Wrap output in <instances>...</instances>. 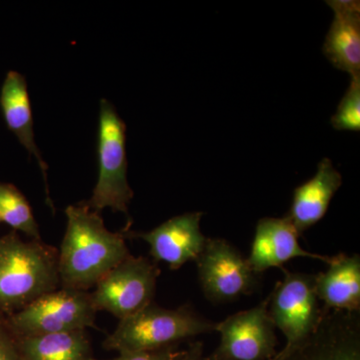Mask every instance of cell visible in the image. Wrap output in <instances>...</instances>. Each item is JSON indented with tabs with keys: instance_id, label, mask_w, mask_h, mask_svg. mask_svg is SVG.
I'll use <instances>...</instances> for the list:
<instances>
[{
	"instance_id": "6",
	"label": "cell",
	"mask_w": 360,
	"mask_h": 360,
	"mask_svg": "<svg viewBox=\"0 0 360 360\" xmlns=\"http://www.w3.org/2000/svg\"><path fill=\"white\" fill-rule=\"evenodd\" d=\"M198 281L205 297L213 303H227L257 290V274L238 248L222 238H207L194 260Z\"/></svg>"
},
{
	"instance_id": "4",
	"label": "cell",
	"mask_w": 360,
	"mask_h": 360,
	"mask_svg": "<svg viewBox=\"0 0 360 360\" xmlns=\"http://www.w3.org/2000/svg\"><path fill=\"white\" fill-rule=\"evenodd\" d=\"M97 139L98 179L85 205L98 213L110 207L112 212L127 215L134 191L127 181V127L106 99H103L99 106Z\"/></svg>"
},
{
	"instance_id": "12",
	"label": "cell",
	"mask_w": 360,
	"mask_h": 360,
	"mask_svg": "<svg viewBox=\"0 0 360 360\" xmlns=\"http://www.w3.org/2000/svg\"><path fill=\"white\" fill-rule=\"evenodd\" d=\"M300 234L285 217H265L257 222L248 264L257 274L279 267L295 257L314 258L328 264L330 257L303 250L298 243Z\"/></svg>"
},
{
	"instance_id": "10",
	"label": "cell",
	"mask_w": 360,
	"mask_h": 360,
	"mask_svg": "<svg viewBox=\"0 0 360 360\" xmlns=\"http://www.w3.org/2000/svg\"><path fill=\"white\" fill-rule=\"evenodd\" d=\"M271 360H360V312L326 310L307 340Z\"/></svg>"
},
{
	"instance_id": "5",
	"label": "cell",
	"mask_w": 360,
	"mask_h": 360,
	"mask_svg": "<svg viewBox=\"0 0 360 360\" xmlns=\"http://www.w3.org/2000/svg\"><path fill=\"white\" fill-rule=\"evenodd\" d=\"M96 312L89 291L60 288L7 315L6 319L14 335L26 338L94 328Z\"/></svg>"
},
{
	"instance_id": "15",
	"label": "cell",
	"mask_w": 360,
	"mask_h": 360,
	"mask_svg": "<svg viewBox=\"0 0 360 360\" xmlns=\"http://www.w3.org/2000/svg\"><path fill=\"white\" fill-rule=\"evenodd\" d=\"M0 108L8 129L18 137V141L22 144L23 148L37 160L44 175L47 203L53 210V205L49 196V184H47V165L35 143L32 105H30V96H28L27 84L25 78L18 71H8L6 75L0 90Z\"/></svg>"
},
{
	"instance_id": "7",
	"label": "cell",
	"mask_w": 360,
	"mask_h": 360,
	"mask_svg": "<svg viewBox=\"0 0 360 360\" xmlns=\"http://www.w3.org/2000/svg\"><path fill=\"white\" fill-rule=\"evenodd\" d=\"M160 270L148 258H125L96 283L91 295L97 311L127 319L153 303Z\"/></svg>"
},
{
	"instance_id": "23",
	"label": "cell",
	"mask_w": 360,
	"mask_h": 360,
	"mask_svg": "<svg viewBox=\"0 0 360 360\" xmlns=\"http://www.w3.org/2000/svg\"><path fill=\"white\" fill-rule=\"evenodd\" d=\"M0 221H1V219H0Z\"/></svg>"
},
{
	"instance_id": "13",
	"label": "cell",
	"mask_w": 360,
	"mask_h": 360,
	"mask_svg": "<svg viewBox=\"0 0 360 360\" xmlns=\"http://www.w3.org/2000/svg\"><path fill=\"white\" fill-rule=\"evenodd\" d=\"M335 13L323 44V54L335 68L350 77L360 75V2L326 1Z\"/></svg>"
},
{
	"instance_id": "2",
	"label": "cell",
	"mask_w": 360,
	"mask_h": 360,
	"mask_svg": "<svg viewBox=\"0 0 360 360\" xmlns=\"http://www.w3.org/2000/svg\"><path fill=\"white\" fill-rule=\"evenodd\" d=\"M60 288L58 251L16 231L0 238V315L13 314Z\"/></svg>"
},
{
	"instance_id": "20",
	"label": "cell",
	"mask_w": 360,
	"mask_h": 360,
	"mask_svg": "<svg viewBox=\"0 0 360 360\" xmlns=\"http://www.w3.org/2000/svg\"><path fill=\"white\" fill-rule=\"evenodd\" d=\"M0 360H21L18 338L9 328L4 315H0Z\"/></svg>"
},
{
	"instance_id": "22",
	"label": "cell",
	"mask_w": 360,
	"mask_h": 360,
	"mask_svg": "<svg viewBox=\"0 0 360 360\" xmlns=\"http://www.w3.org/2000/svg\"><path fill=\"white\" fill-rule=\"evenodd\" d=\"M175 360H205L203 359V343L200 341L191 343L186 350L179 352Z\"/></svg>"
},
{
	"instance_id": "16",
	"label": "cell",
	"mask_w": 360,
	"mask_h": 360,
	"mask_svg": "<svg viewBox=\"0 0 360 360\" xmlns=\"http://www.w3.org/2000/svg\"><path fill=\"white\" fill-rule=\"evenodd\" d=\"M326 271L314 276L317 297L324 309L360 312V257L340 253L330 257Z\"/></svg>"
},
{
	"instance_id": "8",
	"label": "cell",
	"mask_w": 360,
	"mask_h": 360,
	"mask_svg": "<svg viewBox=\"0 0 360 360\" xmlns=\"http://www.w3.org/2000/svg\"><path fill=\"white\" fill-rule=\"evenodd\" d=\"M281 269L285 276L269 295V312L274 328L286 338L284 348H290L314 333L328 309L319 305L314 276Z\"/></svg>"
},
{
	"instance_id": "11",
	"label": "cell",
	"mask_w": 360,
	"mask_h": 360,
	"mask_svg": "<svg viewBox=\"0 0 360 360\" xmlns=\"http://www.w3.org/2000/svg\"><path fill=\"white\" fill-rule=\"evenodd\" d=\"M202 212L177 215L148 232L134 233L150 248L155 262H163L177 270L186 262H194L205 248L207 238L200 231Z\"/></svg>"
},
{
	"instance_id": "21",
	"label": "cell",
	"mask_w": 360,
	"mask_h": 360,
	"mask_svg": "<svg viewBox=\"0 0 360 360\" xmlns=\"http://www.w3.org/2000/svg\"><path fill=\"white\" fill-rule=\"evenodd\" d=\"M179 352L177 345H170L149 352H120L115 360H175Z\"/></svg>"
},
{
	"instance_id": "9",
	"label": "cell",
	"mask_w": 360,
	"mask_h": 360,
	"mask_svg": "<svg viewBox=\"0 0 360 360\" xmlns=\"http://www.w3.org/2000/svg\"><path fill=\"white\" fill-rule=\"evenodd\" d=\"M269 296L252 309L217 323L220 342L205 360H271L277 354L276 328L269 312Z\"/></svg>"
},
{
	"instance_id": "19",
	"label": "cell",
	"mask_w": 360,
	"mask_h": 360,
	"mask_svg": "<svg viewBox=\"0 0 360 360\" xmlns=\"http://www.w3.org/2000/svg\"><path fill=\"white\" fill-rule=\"evenodd\" d=\"M331 125L336 130H360V75L352 77L350 84L341 98L338 110L331 117Z\"/></svg>"
},
{
	"instance_id": "18",
	"label": "cell",
	"mask_w": 360,
	"mask_h": 360,
	"mask_svg": "<svg viewBox=\"0 0 360 360\" xmlns=\"http://www.w3.org/2000/svg\"><path fill=\"white\" fill-rule=\"evenodd\" d=\"M0 219L33 240H41L32 207L18 187L0 182Z\"/></svg>"
},
{
	"instance_id": "1",
	"label": "cell",
	"mask_w": 360,
	"mask_h": 360,
	"mask_svg": "<svg viewBox=\"0 0 360 360\" xmlns=\"http://www.w3.org/2000/svg\"><path fill=\"white\" fill-rule=\"evenodd\" d=\"M68 224L58 252L60 288L87 291L129 257L122 233L106 229L101 213L85 202L65 210Z\"/></svg>"
},
{
	"instance_id": "17",
	"label": "cell",
	"mask_w": 360,
	"mask_h": 360,
	"mask_svg": "<svg viewBox=\"0 0 360 360\" xmlns=\"http://www.w3.org/2000/svg\"><path fill=\"white\" fill-rule=\"evenodd\" d=\"M18 345L21 360H96L85 330L18 338Z\"/></svg>"
},
{
	"instance_id": "14",
	"label": "cell",
	"mask_w": 360,
	"mask_h": 360,
	"mask_svg": "<svg viewBox=\"0 0 360 360\" xmlns=\"http://www.w3.org/2000/svg\"><path fill=\"white\" fill-rule=\"evenodd\" d=\"M341 184L340 172L326 158L319 163L314 176L296 187L290 212L284 217L300 236L323 219Z\"/></svg>"
},
{
	"instance_id": "3",
	"label": "cell",
	"mask_w": 360,
	"mask_h": 360,
	"mask_svg": "<svg viewBox=\"0 0 360 360\" xmlns=\"http://www.w3.org/2000/svg\"><path fill=\"white\" fill-rule=\"evenodd\" d=\"M215 326V322L201 316L191 305L168 309L153 302L120 319L115 330L103 341V347L118 354L149 352L212 333Z\"/></svg>"
}]
</instances>
